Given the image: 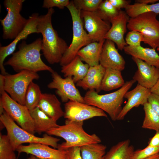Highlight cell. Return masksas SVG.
Returning a JSON list of instances; mask_svg holds the SVG:
<instances>
[{
  "label": "cell",
  "mask_w": 159,
  "mask_h": 159,
  "mask_svg": "<svg viewBox=\"0 0 159 159\" xmlns=\"http://www.w3.org/2000/svg\"><path fill=\"white\" fill-rule=\"evenodd\" d=\"M76 7L80 11H96L103 1L102 0H74Z\"/></svg>",
  "instance_id": "cell-34"
},
{
  "label": "cell",
  "mask_w": 159,
  "mask_h": 159,
  "mask_svg": "<svg viewBox=\"0 0 159 159\" xmlns=\"http://www.w3.org/2000/svg\"><path fill=\"white\" fill-rule=\"evenodd\" d=\"M37 107L56 121L64 116L61 102L54 94L42 93Z\"/></svg>",
  "instance_id": "cell-21"
},
{
  "label": "cell",
  "mask_w": 159,
  "mask_h": 159,
  "mask_svg": "<svg viewBox=\"0 0 159 159\" xmlns=\"http://www.w3.org/2000/svg\"><path fill=\"white\" fill-rule=\"evenodd\" d=\"M158 14L153 12L144 13L133 18H130L127 24L130 31L135 30L142 33L143 42L152 48L159 46V21Z\"/></svg>",
  "instance_id": "cell-8"
},
{
  "label": "cell",
  "mask_w": 159,
  "mask_h": 159,
  "mask_svg": "<svg viewBox=\"0 0 159 159\" xmlns=\"http://www.w3.org/2000/svg\"><path fill=\"white\" fill-rule=\"evenodd\" d=\"M150 93V89L145 88L138 84L133 89L127 92L124 96V98L127 99V102L122 108L117 120H122L133 108L138 107L140 105H143L147 102Z\"/></svg>",
  "instance_id": "cell-19"
},
{
  "label": "cell",
  "mask_w": 159,
  "mask_h": 159,
  "mask_svg": "<svg viewBox=\"0 0 159 159\" xmlns=\"http://www.w3.org/2000/svg\"><path fill=\"white\" fill-rule=\"evenodd\" d=\"M28 159H39L34 155H30L29 157L28 158Z\"/></svg>",
  "instance_id": "cell-47"
},
{
  "label": "cell",
  "mask_w": 159,
  "mask_h": 159,
  "mask_svg": "<svg viewBox=\"0 0 159 159\" xmlns=\"http://www.w3.org/2000/svg\"><path fill=\"white\" fill-rule=\"evenodd\" d=\"M5 111L3 107V105L2 102L1 100H0V115H1Z\"/></svg>",
  "instance_id": "cell-46"
},
{
  "label": "cell",
  "mask_w": 159,
  "mask_h": 159,
  "mask_svg": "<svg viewBox=\"0 0 159 159\" xmlns=\"http://www.w3.org/2000/svg\"><path fill=\"white\" fill-rule=\"evenodd\" d=\"M124 52L146 62L149 64L159 68V55L155 49L144 48L140 46L132 47L128 45L123 49Z\"/></svg>",
  "instance_id": "cell-22"
},
{
  "label": "cell",
  "mask_w": 159,
  "mask_h": 159,
  "mask_svg": "<svg viewBox=\"0 0 159 159\" xmlns=\"http://www.w3.org/2000/svg\"><path fill=\"white\" fill-rule=\"evenodd\" d=\"M134 151L130 140H126L113 146L105 154L104 159H132Z\"/></svg>",
  "instance_id": "cell-26"
},
{
  "label": "cell",
  "mask_w": 159,
  "mask_h": 159,
  "mask_svg": "<svg viewBox=\"0 0 159 159\" xmlns=\"http://www.w3.org/2000/svg\"><path fill=\"white\" fill-rule=\"evenodd\" d=\"M39 14L34 13L29 16L28 21L23 30L8 45L0 47V69L1 74L5 75L8 74L4 67V61L8 56L12 54L16 49L18 43L21 40L26 39L32 33H39L37 28Z\"/></svg>",
  "instance_id": "cell-14"
},
{
  "label": "cell",
  "mask_w": 159,
  "mask_h": 159,
  "mask_svg": "<svg viewBox=\"0 0 159 159\" xmlns=\"http://www.w3.org/2000/svg\"><path fill=\"white\" fill-rule=\"evenodd\" d=\"M138 69L133 77V80L141 86L151 89L155 84L159 77V68L150 65L144 61L132 57Z\"/></svg>",
  "instance_id": "cell-18"
},
{
  "label": "cell",
  "mask_w": 159,
  "mask_h": 159,
  "mask_svg": "<svg viewBox=\"0 0 159 159\" xmlns=\"http://www.w3.org/2000/svg\"><path fill=\"white\" fill-rule=\"evenodd\" d=\"M148 145L159 147V130L156 131L154 135L151 138Z\"/></svg>",
  "instance_id": "cell-41"
},
{
  "label": "cell",
  "mask_w": 159,
  "mask_h": 159,
  "mask_svg": "<svg viewBox=\"0 0 159 159\" xmlns=\"http://www.w3.org/2000/svg\"><path fill=\"white\" fill-rule=\"evenodd\" d=\"M136 81L132 79L125 82L118 90L100 95L95 90L87 92L83 97L85 103L98 107L107 113L113 121L117 120L122 108L124 96Z\"/></svg>",
  "instance_id": "cell-4"
},
{
  "label": "cell",
  "mask_w": 159,
  "mask_h": 159,
  "mask_svg": "<svg viewBox=\"0 0 159 159\" xmlns=\"http://www.w3.org/2000/svg\"><path fill=\"white\" fill-rule=\"evenodd\" d=\"M89 67L87 64L83 63L77 55L69 63L62 66L61 71L65 77H72L74 82L77 83L85 77Z\"/></svg>",
  "instance_id": "cell-24"
},
{
  "label": "cell",
  "mask_w": 159,
  "mask_h": 159,
  "mask_svg": "<svg viewBox=\"0 0 159 159\" xmlns=\"http://www.w3.org/2000/svg\"><path fill=\"white\" fill-rule=\"evenodd\" d=\"M121 72L111 69H106L101 83V90L109 91L122 87L125 82Z\"/></svg>",
  "instance_id": "cell-27"
},
{
  "label": "cell",
  "mask_w": 159,
  "mask_h": 159,
  "mask_svg": "<svg viewBox=\"0 0 159 159\" xmlns=\"http://www.w3.org/2000/svg\"><path fill=\"white\" fill-rule=\"evenodd\" d=\"M5 111L22 128L34 134L35 131L33 120L29 109L13 100L5 92L0 97Z\"/></svg>",
  "instance_id": "cell-10"
},
{
  "label": "cell",
  "mask_w": 159,
  "mask_h": 159,
  "mask_svg": "<svg viewBox=\"0 0 159 159\" xmlns=\"http://www.w3.org/2000/svg\"><path fill=\"white\" fill-rule=\"evenodd\" d=\"M49 145L40 143H31L19 145L16 151L19 153H25L33 155L39 159H68L67 150L52 148Z\"/></svg>",
  "instance_id": "cell-15"
},
{
  "label": "cell",
  "mask_w": 159,
  "mask_h": 159,
  "mask_svg": "<svg viewBox=\"0 0 159 159\" xmlns=\"http://www.w3.org/2000/svg\"><path fill=\"white\" fill-rule=\"evenodd\" d=\"M100 64L105 69L121 71L124 69L125 61L118 52L115 43L112 41L105 40L100 55Z\"/></svg>",
  "instance_id": "cell-17"
},
{
  "label": "cell",
  "mask_w": 159,
  "mask_h": 159,
  "mask_svg": "<svg viewBox=\"0 0 159 159\" xmlns=\"http://www.w3.org/2000/svg\"><path fill=\"white\" fill-rule=\"evenodd\" d=\"M159 153V147L148 145L143 149L135 151L132 159H145Z\"/></svg>",
  "instance_id": "cell-36"
},
{
  "label": "cell",
  "mask_w": 159,
  "mask_h": 159,
  "mask_svg": "<svg viewBox=\"0 0 159 159\" xmlns=\"http://www.w3.org/2000/svg\"><path fill=\"white\" fill-rule=\"evenodd\" d=\"M53 8L48 9L47 13L39 16L37 28L42 36V51L45 59L51 64L59 63L69 46L60 37L52 23Z\"/></svg>",
  "instance_id": "cell-1"
},
{
  "label": "cell",
  "mask_w": 159,
  "mask_h": 159,
  "mask_svg": "<svg viewBox=\"0 0 159 159\" xmlns=\"http://www.w3.org/2000/svg\"><path fill=\"white\" fill-rule=\"evenodd\" d=\"M6 92L5 90V78L4 75L0 74V93L2 95Z\"/></svg>",
  "instance_id": "cell-43"
},
{
  "label": "cell",
  "mask_w": 159,
  "mask_h": 159,
  "mask_svg": "<svg viewBox=\"0 0 159 159\" xmlns=\"http://www.w3.org/2000/svg\"><path fill=\"white\" fill-rule=\"evenodd\" d=\"M70 14L72 22L73 37L72 42L63 54L59 63L63 66L69 63L77 55L82 47L92 42L85 30L81 16V11L75 6L72 1L66 7Z\"/></svg>",
  "instance_id": "cell-6"
},
{
  "label": "cell",
  "mask_w": 159,
  "mask_h": 159,
  "mask_svg": "<svg viewBox=\"0 0 159 159\" xmlns=\"http://www.w3.org/2000/svg\"><path fill=\"white\" fill-rule=\"evenodd\" d=\"M105 69L100 64L90 66L86 75L76 83V85L85 90H95L99 93L101 91V83Z\"/></svg>",
  "instance_id": "cell-20"
},
{
  "label": "cell",
  "mask_w": 159,
  "mask_h": 159,
  "mask_svg": "<svg viewBox=\"0 0 159 159\" xmlns=\"http://www.w3.org/2000/svg\"><path fill=\"white\" fill-rule=\"evenodd\" d=\"M158 0H135V2L140 3H143L146 4H154L155 2L158 1Z\"/></svg>",
  "instance_id": "cell-44"
},
{
  "label": "cell",
  "mask_w": 159,
  "mask_h": 159,
  "mask_svg": "<svg viewBox=\"0 0 159 159\" xmlns=\"http://www.w3.org/2000/svg\"><path fill=\"white\" fill-rule=\"evenodd\" d=\"M81 147L70 148L67 150L68 159H83L80 151Z\"/></svg>",
  "instance_id": "cell-39"
},
{
  "label": "cell",
  "mask_w": 159,
  "mask_h": 159,
  "mask_svg": "<svg viewBox=\"0 0 159 159\" xmlns=\"http://www.w3.org/2000/svg\"><path fill=\"white\" fill-rule=\"evenodd\" d=\"M151 93L159 97V77L154 85L150 89Z\"/></svg>",
  "instance_id": "cell-42"
},
{
  "label": "cell",
  "mask_w": 159,
  "mask_h": 159,
  "mask_svg": "<svg viewBox=\"0 0 159 159\" xmlns=\"http://www.w3.org/2000/svg\"><path fill=\"white\" fill-rule=\"evenodd\" d=\"M105 40L90 43L81 48L77 55L90 66L99 64L100 55Z\"/></svg>",
  "instance_id": "cell-23"
},
{
  "label": "cell",
  "mask_w": 159,
  "mask_h": 159,
  "mask_svg": "<svg viewBox=\"0 0 159 159\" xmlns=\"http://www.w3.org/2000/svg\"><path fill=\"white\" fill-rule=\"evenodd\" d=\"M83 122L65 120L64 125L53 129L47 133L49 135L59 137L65 141L58 144L57 148L67 150L74 147H81L91 144L100 143L101 140L95 134L90 135L83 129Z\"/></svg>",
  "instance_id": "cell-3"
},
{
  "label": "cell",
  "mask_w": 159,
  "mask_h": 159,
  "mask_svg": "<svg viewBox=\"0 0 159 159\" xmlns=\"http://www.w3.org/2000/svg\"><path fill=\"white\" fill-rule=\"evenodd\" d=\"M125 11L130 18H135L142 14L153 12L159 14V2L150 4L136 2L125 8Z\"/></svg>",
  "instance_id": "cell-28"
},
{
  "label": "cell",
  "mask_w": 159,
  "mask_h": 159,
  "mask_svg": "<svg viewBox=\"0 0 159 159\" xmlns=\"http://www.w3.org/2000/svg\"><path fill=\"white\" fill-rule=\"evenodd\" d=\"M111 4L118 10L121 9L125 8L130 4L131 1L126 0H108Z\"/></svg>",
  "instance_id": "cell-40"
},
{
  "label": "cell",
  "mask_w": 159,
  "mask_h": 159,
  "mask_svg": "<svg viewBox=\"0 0 159 159\" xmlns=\"http://www.w3.org/2000/svg\"><path fill=\"white\" fill-rule=\"evenodd\" d=\"M147 102L159 116V97L151 93L148 97Z\"/></svg>",
  "instance_id": "cell-38"
},
{
  "label": "cell",
  "mask_w": 159,
  "mask_h": 159,
  "mask_svg": "<svg viewBox=\"0 0 159 159\" xmlns=\"http://www.w3.org/2000/svg\"><path fill=\"white\" fill-rule=\"evenodd\" d=\"M24 0H5L4 5L7 11L3 19L2 37L5 39H14L23 30L28 21L20 14Z\"/></svg>",
  "instance_id": "cell-7"
},
{
  "label": "cell",
  "mask_w": 159,
  "mask_h": 159,
  "mask_svg": "<svg viewBox=\"0 0 159 159\" xmlns=\"http://www.w3.org/2000/svg\"><path fill=\"white\" fill-rule=\"evenodd\" d=\"M106 146L95 143L81 147L80 151L83 159H104Z\"/></svg>",
  "instance_id": "cell-29"
},
{
  "label": "cell",
  "mask_w": 159,
  "mask_h": 159,
  "mask_svg": "<svg viewBox=\"0 0 159 159\" xmlns=\"http://www.w3.org/2000/svg\"><path fill=\"white\" fill-rule=\"evenodd\" d=\"M157 50L158 51H159V46L157 48Z\"/></svg>",
  "instance_id": "cell-48"
},
{
  "label": "cell",
  "mask_w": 159,
  "mask_h": 159,
  "mask_svg": "<svg viewBox=\"0 0 159 159\" xmlns=\"http://www.w3.org/2000/svg\"><path fill=\"white\" fill-rule=\"evenodd\" d=\"M81 16L92 42L105 39L104 37L111 26L109 22L102 19L96 11H81Z\"/></svg>",
  "instance_id": "cell-13"
},
{
  "label": "cell",
  "mask_w": 159,
  "mask_h": 159,
  "mask_svg": "<svg viewBox=\"0 0 159 159\" xmlns=\"http://www.w3.org/2000/svg\"><path fill=\"white\" fill-rule=\"evenodd\" d=\"M130 18L125 11L120 10L118 15L110 22L111 26L104 37L105 39L114 42L120 50H123L124 47L127 45L124 37Z\"/></svg>",
  "instance_id": "cell-16"
},
{
  "label": "cell",
  "mask_w": 159,
  "mask_h": 159,
  "mask_svg": "<svg viewBox=\"0 0 159 159\" xmlns=\"http://www.w3.org/2000/svg\"><path fill=\"white\" fill-rule=\"evenodd\" d=\"M42 94L39 86L32 82L27 89L25 100V105L29 111L38 106Z\"/></svg>",
  "instance_id": "cell-30"
},
{
  "label": "cell",
  "mask_w": 159,
  "mask_h": 159,
  "mask_svg": "<svg viewBox=\"0 0 159 159\" xmlns=\"http://www.w3.org/2000/svg\"><path fill=\"white\" fill-rule=\"evenodd\" d=\"M42 42L40 38L29 44L22 41L19 45V50L12 54L4 65L9 66L18 72L26 70L36 72L47 71L52 73L54 70L44 63L41 57Z\"/></svg>",
  "instance_id": "cell-2"
},
{
  "label": "cell",
  "mask_w": 159,
  "mask_h": 159,
  "mask_svg": "<svg viewBox=\"0 0 159 159\" xmlns=\"http://www.w3.org/2000/svg\"><path fill=\"white\" fill-rule=\"evenodd\" d=\"M51 76L52 80L48 84L47 87L56 89V94L61 98L62 102L66 103L69 100H73L85 103L72 77L64 78L54 71L51 73Z\"/></svg>",
  "instance_id": "cell-11"
},
{
  "label": "cell",
  "mask_w": 159,
  "mask_h": 159,
  "mask_svg": "<svg viewBox=\"0 0 159 159\" xmlns=\"http://www.w3.org/2000/svg\"><path fill=\"white\" fill-rule=\"evenodd\" d=\"M0 122L7 131V135L14 150L24 143H40L57 148L59 139L44 134L42 137H38L24 130L18 126L4 111L0 115Z\"/></svg>",
  "instance_id": "cell-5"
},
{
  "label": "cell",
  "mask_w": 159,
  "mask_h": 159,
  "mask_svg": "<svg viewBox=\"0 0 159 159\" xmlns=\"http://www.w3.org/2000/svg\"><path fill=\"white\" fill-rule=\"evenodd\" d=\"M120 10L115 8L108 0L103 1L96 12L104 20L110 23L119 14Z\"/></svg>",
  "instance_id": "cell-32"
},
{
  "label": "cell",
  "mask_w": 159,
  "mask_h": 159,
  "mask_svg": "<svg viewBox=\"0 0 159 159\" xmlns=\"http://www.w3.org/2000/svg\"><path fill=\"white\" fill-rule=\"evenodd\" d=\"M69 0H44L42 7L49 9L57 7L59 9H63L67 7L70 3Z\"/></svg>",
  "instance_id": "cell-37"
},
{
  "label": "cell",
  "mask_w": 159,
  "mask_h": 159,
  "mask_svg": "<svg viewBox=\"0 0 159 159\" xmlns=\"http://www.w3.org/2000/svg\"><path fill=\"white\" fill-rule=\"evenodd\" d=\"M145 116L142 127L157 131L159 130V116L147 102L143 105Z\"/></svg>",
  "instance_id": "cell-31"
},
{
  "label": "cell",
  "mask_w": 159,
  "mask_h": 159,
  "mask_svg": "<svg viewBox=\"0 0 159 159\" xmlns=\"http://www.w3.org/2000/svg\"><path fill=\"white\" fill-rule=\"evenodd\" d=\"M37 72L24 70L13 74L4 75L5 90L9 96L18 103L25 105L26 94L30 83L38 80Z\"/></svg>",
  "instance_id": "cell-9"
},
{
  "label": "cell",
  "mask_w": 159,
  "mask_h": 159,
  "mask_svg": "<svg viewBox=\"0 0 159 159\" xmlns=\"http://www.w3.org/2000/svg\"><path fill=\"white\" fill-rule=\"evenodd\" d=\"M29 112L34 122L35 132L39 134L43 132L47 133L59 126L57 124V121L42 111L38 107Z\"/></svg>",
  "instance_id": "cell-25"
},
{
  "label": "cell",
  "mask_w": 159,
  "mask_h": 159,
  "mask_svg": "<svg viewBox=\"0 0 159 159\" xmlns=\"http://www.w3.org/2000/svg\"><path fill=\"white\" fill-rule=\"evenodd\" d=\"M64 117L69 121L82 122L96 117H107L102 110L78 101L69 100L64 106Z\"/></svg>",
  "instance_id": "cell-12"
},
{
  "label": "cell",
  "mask_w": 159,
  "mask_h": 159,
  "mask_svg": "<svg viewBox=\"0 0 159 159\" xmlns=\"http://www.w3.org/2000/svg\"><path fill=\"white\" fill-rule=\"evenodd\" d=\"M143 36L142 33L136 31L132 30L126 34L125 41L127 45L137 47L141 46V42H143Z\"/></svg>",
  "instance_id": "cell-35"
},
{
  "label": "cell",
  "mask_w": 159,
  "mask_h": 159,
  "mask_svg": "<svg viewBox=\"0 0 159 159\" xmlns=\"http://www.w3.org/2000/svg\"><path fill=\"white\" fill-rule=\"evenodd\" d=\"M145 159H159V153Z\"/></svg>",
  "instance_id": "cell-45"
},
{
  "label": "cell",
  "mask_w": 159,
  "mask_h": 159,
  "mask_svg": "<svg viewBox=\"0 0 159 159\" xmlns=\"http://www.w3.org/2000/svg\"><path fill=\"white\" fill-rule=\"evenodd\" d=\"M7 135L0 134V159H17Z\"/></svg>",
  "instance_id": "cell-33"
}]
</instances>
